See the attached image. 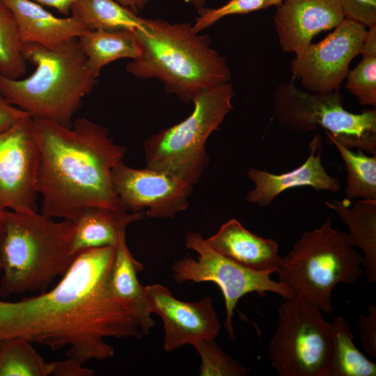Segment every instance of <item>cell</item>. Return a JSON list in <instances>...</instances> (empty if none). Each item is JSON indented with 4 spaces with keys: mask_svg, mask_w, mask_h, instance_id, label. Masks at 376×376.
<instances>
[{
    "mask_svg": "<svg viewBox=\"0 0 376 376\" xmlns=\"http://www.w3.org/2000/svg\"><path fill=\"white\" fill-rule=\"evenodd\" d=\"M144 293L150 312L163 320L165 351L173 352L185 345L193 346L219 335L221 324L210 297L184 301L161 284L144 286Z\"/></svg>",
    "mask_w": 376,
    "mask_h": 376,
    "instance_id": "14",
    "label": "cell"
},
{
    "mask_svg": "<svg viewBox=\"0 0 376 376\" xmlns=\"http://www.w3.org/2000/svg\"><path fill=\"white\" fill-rule=\"evenodd\" d=\"M276 8L274 24L280 46L295 54L345 18L340 0H283Z\"/></svg>",
    "mask_w": 376,
    "mask_h": 376,
    "instance_id": "15",
    "label": "cell"
},
{
    "mask_svg": "<svg viewBox=\"0 0 376 376\" xmlns=\"http://www.w3.org/2000/svg\"><path fill=\"white\" fill-rule=\"evenodd\" d=\"M77 41L96 77L110 63L123 58L134 60L139 55L136 37L132 30H89Z\"/></svg>",
    "mask_w": 376,
    "mask_h": 376,
    "instance_id": "22",
    "label": "cell"
},
{
    "mask_svg": "<svg viewBox=\"0 0 376 376\" xmlns=\"http://www.w3.org/2000/svg\"><path fill=\"white\" fill-rule=\"evenodd\" d=\"M112 185L122 210L144 212L153 219L174 217L189 207L193 185L171 174L119 162L112 171Z\"/></svg>",
    "mask_w": 376,
    "mask_h": 376,
    "instance_id": "13",
    "label": "cell"
},
{
    "mask_svg": "<svg viewBox=\"0 0 376 376\" xmlns=\"http://www.w3.org/2000/svg\"><path fill=\"white\" fill-rule=\"evenodd\" d=\"M3 213L4 212H0V246L3 236ZM0 270H1V263H0Z\"/></svg>",
    "mask_w": 376,
    "mask_h": 376,
    "instance_id": "37",
    "label": "cell"
},
{
    "mask_svg": "<svg viewBox=\"0 0 376 376\" xmlns=\"http://www.w3.org/2000/svg\"><path fill=\"white\" fill-rule=\"evenodd\" d=\"M193 347L201 359L200 376H244L249 371V368L225 353L214 339L202 340Z\"/></svg>",
    "mask_w": 376,
    "mask_h": 376,
    "instance_id": "29",
    "label": "cell"
},
{
    "mask_svg": "<svg viewBox=\"0 0 376 376\" xmlns=\"http://www.w3.org/2000/svg\"><path fill=\"white\" fill-rule=\"evenodd\" d=\"M40 153L33 119L0 131V212H36Z\"/></svg>",
    "mask_w": 376,
    "mask_h": 376,
    "instance_id": "12",
    "label": "cell"
},
{
    "mask_svg": "<svg viewBox=\"0 0 376 376\" xmlns=\"http://www.w3.org/2000/svg\"><path fill=\"white\" fill-rule=\"evenodd\" d=\"M143 268L130 252L124 234L115 246L107 286L112 297L130 312L139 322L143 334L148 335L155 326V322L145 297L144 286L137 277Z\"/></svg>",
    "mask_w": 376,
    "mask_h": 376,
    "instance_id": "19",
    "label": "cell"
},
{
    "mask_svg": "<svg viewBox=\"0 0 376 376\" xmlns=\"http://www.w3.org/2000/svg\"><path fill=\"white\" fill-rule=\"evenodd\" d=\"M273 118L282 126L303 133L320 127L345 147L376 155V109L349 112L340 90L315 93L283 82L273 95Z\"/></svg>",
    "mask_w": 376,
    "mask_h": 376,
    "instance_id": "8",
    "label": "cell"
},
{
    "mask_svg": "<svg viewBox=\"0 0 376 376\" xmlns=\"http://www.w3.org/2000/svg\"><path fill=\"white\" fill-rule=\"evenodd\" d=\"M321 311L296 298L284 299L268 355L281 376H328L331 351V324Z\"/></svg>",
    "mask_w": 376,
    "mask_h": 376,
    "instance_id": "9",
    "label": "cell"
},
{
    "mask_svg": "<svg viewBox=\"0 0 376 376\" xmlns=\"http://www.w3.org/2000/svg\"><path fill=\"white\" fill-rule=\"evenodd\" d=\"M134 33L139 55L127 64L126 71L137 78L160 80L168 93L186 103L230 79L226 58L212 47L207 34L196 32L189 23L147 19L146 26Z\"/></svg>",
    "mask_w": 376,
    "mask_h": 376,
    "instance_id": "3",
    "label": "cell"
},
{
    "mask_svg": "<svg viewBox=\"0 0 376 376\" xmlns=\"http://www.w3.org/2000/svg\"><path fill=\"white\" fill-rule=\"evenodd\" d=\"M322 148V136L315 134L310 143V154L307 159L292 171L274 174L263 170L249 169L247 175L253 182L254 187L248 192L246 201L258 206H268L283 191L303 186H308L315 190L338 191L341 187L340 182L325 171L320 158Z\"/></svg>",
    "mask_w": 376,
    "mask_h": 376,
    "instance_id": "16",
    "label": "cell"
},
{
    "mask_svg": "<svg viewBox=\"0 0 376 376\" xmlns=\"http://www.w3.org/2000/svg\"><path fill=\"white\" fill-rule=\"evenodd\" d=\"M193 6L196 8H202L204 5L205 0H190Z\"/></svg>",
    "mask_w": 376,
    "mask_h": 376,
    "instance_id": "38",
    "label": "cell"
},
{
    "mask_svg": "<svg viewBox=\"0 0 376 376\" xmlns=\"http://www.w3.org/2000/svg\"><path fill=\"white\" fill-rule=\"evenodd\" d=\"M12 11L22 45L52 48L77 39L89 29L72 16L58 17L31 0H1Z\"/></svg>",
    "mask_w": 376,
    "mask_h": 376,
    "instance_id": "18",
    "label": "cell"
},
{
    "mask_svg": "<svg viewBox=\"0 0 376 376\" xmlns=\"http://www.w3.org/2000/svg\"><path fill=\"white\" fill-rule=\"evenodd\" d=\"M347 226L352 246L363 254V269L366 283L376 281V200L351 202L331 199L325 202Z\"/></svg>",
    "mask_w": 376,
    "mask_h": 376,
    "instance_id": "21",
    "label": "cell"
},
{
    "mask_svg": "<svg viewBox=\"0 0 376 376\" xmlns=\"http://www.w3.org/2000/svg\"><path fill=\"white\" fill-rule=\"evenodd\" d=\"M144 214L107 207L84 210L72 221V251L78 254L89 249L116 246L127 227L141 220Z\"/></svg>",
    "mask_w": 376,
    "mask_h": 376,
    "instance_id": "20",
    "label": "cell"
},
{
    "mask_svg": "<svg viewBox=\"0 0 376 376\" xmlns=\"http://www.w3.org/2000/svg\"><path fill=\"white\" fill-rule=\"evenodd\" d=\"M73 222L36 212L4 211L0 246V296L45 291L68 270L77 255Z\"/></svg>",
    "mask_w": 376,
    "mask_h": 376,
    "instance_id": "5",
    "label": "cell"
},
{
    "mask_svg": "<svg viewBox=\"0 0 376 376\" xmlns=\"http://www.w3.org/2000/svg\"><path fill=\"white\" fill-rule=\"evenodd\" d=\"M185 246L198 253L197 259L184 256L175 261L171 269L178 283L213 282L221 289L225 299L226 317L225 328L232 339H235L233 325L234 310L238 301L249 293L264 295L272 292L283 299H292L291 291L270 275L255 272L222 256L206 242L198 233L186 235Z\"/></svg>",
    "mask_w": 376,
    "mask_h": 376,
    "instance_id": "10",
    "label": "cell"
},
{
    "mask_svg": "<svg viewBox=\"0 0 376 376\" xmlns=\"http://www.w3.org/2000/svg\"><path fill=\"white\" fill-rule=\"evenodd\" d=\"M31 341L19 337L0 340V376H48L46 362Z\"/></svg>",
    "mask_w": 376,
    "mask_h": 376,
    "instance_id": "26",
    "label": "cell"
},
{
    "mask_svg": "<svg viewBox=\"0 0 376 376\" xmlns=\"http://www.w3.org/2000/svg\"><path fill=\"white\" fill-rule=\"evenodd\" d=\"M26 116H30L26 111L10 104L0 94V131L8 128Z\"/></svg>",
    "mask_w": 376,
    "mask_h": 376,
    "instance_id": "34",
    "label": "cell"
},
{
    "mask_svg": "<svg viewBox=\"0 0 376 376\" xmlns=\"http://www.w3.org/2000/svg\"><path fill=\"white\" fill-rule=\"evenodd\" d=\"M366 315L359 317V336L364 351L370 357L376 358V306L370 304Z\"/></svg>",
    "mask_w": 376,
    "mask_h": 376,
    "instance_id": "32",
    "label": "cell"
},
{
    "mask_svg": "<svg viewBox=\"0 0 376 376\" xmlns=\"http://www.w3.org/2000/svg\"><path fill=\"white\" fill-rule=\"evenodd\" d=\"M331 221L329 217L319 228L304 232L276 272L294 298L327 313L334 311V288L353 284L364 275L363 256L348 234L333 228Z\"/></svg>",
    "mask_w": 376,
    "mask_h": 376,
    "instance_id": "6",
    "label": "cell"
},
{
    "mask_svg": "<svg viewBox=\"0 0 376 376\" xmlns=\"http://www.w3.org/2000/svg\"><path fill=\"white\" fill-rule=\"evenodd\" d=\"M367 31L363 24L345 18L322 40L311 42L295 54L290 65L292 80L300 79L311 93L340 90L350 63L360 54Z\"/></svg>",
    "mask_w": 376,
    "mask_h": 376,
    "instance_id": "11",
    "label": "cell"
},
{
    "mask_svg": "<svg viewBox=\"0 0 376 376\" xmlns=\"http://www.w3.org/2000/svg\"><path fill=\"white\" fill-rule=\"evenodd\" d=\"M327 140L337 148L346 171V199L376 200V155L347 148L325 132Z\"/></svg>",
    "mask_w": 376,
    "mask_h": 376,
    "instance_id": "25",
    "label": "cell"
},
{
    "mask_svg": "<svg viewBox=\"0 0 376 376\" xmlns=\"http://www.w3.org/2000/svg\"><path fill=\"white\" fill-rule=\"evenodd\" d=\"M233 87L228 82L198 93L187 118L146 139V167L196 184L210 162L207 140L233 109Z\"/></svg>",
    "mask_w": 376,
    "mask_h": 376,
    "instance_id": "7",
    "label": "cell"
},
{
    "mask_svg": "<svg viewBox=\"0 0 376 376\" xmlns=\"http://www.w3.org/2000/svg\"><path fill=\"white\" fill-rule=\"evenodd\" d=\"M123 7L138 14L150 3V0H114Z\"/></svg>",
    "mask_w": 376,
    "mask_h": 376,
    "instance_id": "36",
    "label": "cell"
},
{
    "mask_svg": "<svg viewBox=\"0 0 376 376\" xmlns=\"http://www.w3.org/2000/svg\"><path fill=\"white\" fill-rule=\"evenodd\" d=\"M345 18L366 27L376 25V0H340Z\"/></svg>",
    "mask_w": 376,
    "mask_h": 376,
    "instance_id": "31",
    "label": "cell"
},
{
    "mask_svg": "<svg viewBox=\"0 0 376 376\" xmlns=\"http://www.w3.org/2000/svg\"><path fill=\"white\" fill-rule=\"evenodd\" d=\"M283 0H230L216 8H200L198 17L192 25L194 30L200 33L221 18L231 15L247 14L271 6L278 7Z\"/></svg>",
    "mask_w": 376,
    "mask_h": 376,
    "instance_id": "30",
    "label": "cell"
},
{
    "mask_svg": "<svg viewBox=\"0 0 376 376\" xmlns=\"http://www.w3.org/2000/svg\"><path fill=\"white\" fill-rule=\"evenodd\" d=\"M91 30L143 29L147 19L142 18L114 0H77L71 14Z\"/></svg>",
    "mask_w": 376,
    "mask_h": 376,
    "instance_id": "24",
    "label": "cell"
},
{
    "mask_svg": "<svg viewBox=\"0 0 376 376\" xmlns=\"http://www.w3.org/2000/svg\"><path fill=\"white\" fill-rule=\"evenodd\" d=\"M360 54L361 60L346 77V88L361 105L375 107L376 25L368 27Z\"/></svg>",
    "mask_w": 376,
    "mask_h": 376,
    "instance_id": "27",
    "label": "cell"
},
{
    "mask_svg": "<svg viewBox=\"0 0 376 376\" xmlns=\"http://www.w3.org/2000/svg\"><path fill=\"white\" fill-rule=\"evenodd\" d=\"M41 6H47L56 9L58 12L69 16L71 14V9L77 0H31Z\"/></svg>",
    "mask_w": 376,
    "mask_h": 376,
    "instance_id": "35",
    "label": "cell"
},
{
    "mask_svg": "<svg viewBox=\"0 0 376 376\" xmlns=\"http://www.w3.org/2000/svg\"><path fill=\"white\" fill-rule=\"evenodd\" d=\"M115 246L79 252L51 290L16 301L0 300V340L25 338L84 364L114 354L106 338L144 336L139 322L111 295L107 279Z\"/></svg>",
    "mask_w": 376,
    "mask_h": 376,
    "instance_id": "1",
    "label": "cell"
},
{
    "mask_svg": "<svg viewBox=\"0 0 376 376\" xmlns=\"http://www.w3.org/2000/svg\"><path fill=\"white\" fill-rule=\"evenodd\" d=\"M208 245L222 256L255 272L271 275L281 262L278 243L259 237L231 219L205 240Z\"/></svg>",
    "mask_w": 376,
    "mask_h": 376,
    "instance_id": "17",
    "label": "cell"
},
{
    "mask_svg": "<svg viewBox=\"0 0 376 376\" xmlns=\"http://www.w3.org/2000/svg\"><path fill=\"white\" fill-rule=\"evenodd\" d=\"M26 72L15 18L10 8L0 0V75L12 79L22 78Z\"/></svg>",
    "mask_w": 376,
    "mask_h": 376,
    "instance_id": "28",
    "label": "cell"
},
{
    "mask_svg": "<svg viewBox=\"0 0 376 376\" xmlns=\"http://www.w3.org/2000/svg\"><path fill=\"white\" fill-rule=\"evenodd\" d=\"M22 54L35 70L24 79L0 75V94L33 118L70 126L83 100L97 84L77 39L52 48L22 45Z\"/></svg>",
    "mask_w": 376,
    "mask_h": 376,
    "instance_id": "4",
    "label": "cell"
},
{
    "mask_svg": "<svg viewBox=\"0 0 376 376\" xmlns=\"http://www.w3.org/2000/svg\"><path fill=\"white\" fill-rule=\"evenodd\" d=\"M51 375L54 376H92L93 370L84 367V364L68 357L64 361L50 362Z\"/></svg>",
    "mask_w": 376,
    "mask_h": 376,
    "instance_id": "33",
    "label": "cell"
},
{
    "mask_svg": "<svg viewBox=\"0 0 376 376\" xmlns=\"http://www.w3.org/2000/svg\"><path fill=\"white\" fill-rule=\"evenodd\" d=\"M33 119L40 153V213L72 221L91 207L122 210L112 171L123 161L126 148L116 144L106 127L86 118L70 126Z\"/></svg>",
    "mask_w": 376,
    "mask_h": 376,
    "instance_id": "2",
    "label": "cell"
},
{
    "mask_svg": "<svg viewBox=\"0 0 376 376\" xmlns=\"http://www.w3.org/2000/svg\"><path fill=\"white\" fill-rule=\"evenodd\" d=\"M330 324L332 351L328 376H375L376 364L355 346L349 322L336 316Z\"/></svg>",
    "mask_w": 376,
    "mask_h": 376,
    "instance_id": "23",
    "label": "cell"
}]
</instances>
